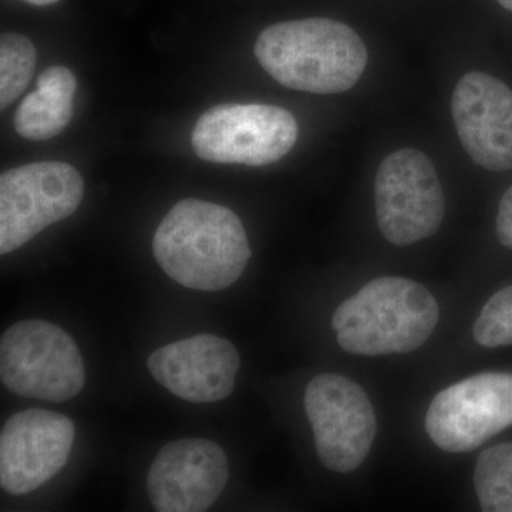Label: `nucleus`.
<instances>
[{"mask_svg":"<svg viewBox=\"0 0 512 512\" xmlns=\"http://www.w3.org/2000/svg\"><path fill=\"white\" fill-rule=\"evenodd\" d=\"M153 252L177 284L205 292L235 284L252 254L234 211L194 198L178 202L165 215L154 234Z\"/></svg>","mask_w":512,"mask_h":512,"instance_id":"f257e3e1","label":"nucleus"},{"mask_svg":"<svg viewBox=\"0 0 512 512\" xmlns=\"http://www.w3.org/2000/svg\"><path fill=\"white\" fill-rule=\"evenodd\" d=\"M255 56L282 86L313 94L348 92L369 60L355 30L325 18L269 26L256 40Z\"/></svg>","mask_w":512,"mask_h":512,"instance_id":"f03ea898","label":"nucleus"},{"mask_svg":"<svg viewBox=\"0 0 512 512\" xmlns=\"http://www.w3.org/2000/svg\"><path fill=\"white\" fill-rule=\"evenodd\" d=\"M439 318V305L426 286L386 276L346 299L333 313L332 326L350 355H404L429 340Z\"/></svg>","mask_w":512,"mask_h":512,"instance_id":"7ed1b4c3","label":"nucleus"},{"mask_svg":"<svg viewBox=\"0 0 512 512\" xmlns=\"http://www.w3.org/2000/svg\"><path fill=\"white\" fill-rule=\"evenodd\" d=\"M0 377L18 396L62 403L82 392V353L69 333L46 320H23L0 339Z\"/></svg>","mask_w":512,"mask_h":512,"instance_id":"20e7f679","label":"nucleus"},{"mask_svg":"<svg viewBox=\"0 0 512 512\" xmlns=\"http://www.w3.org/2000/svg\"><path fill=\"white\" fill-rule=\"evenodd\" d=\"M288 110L269 104H221L205 111L191 134L202 160L262 167L284 158L298 140Z\"/></svg>","mask_w":512,"mask_h":512,"instance_id":"39448f33","label":"nucleus"},{"mask_svg":"<svg viewBox=\"0 0 512 512\" xmlns=\"http://www.w3.org/2000/svg\"><path fill=\"white\" fill-rule=\"evenodd\" d=\"M84 197L82 175L72 165L43 161L0 177V254L23 247L43 229L66 220Z\"/></svg>","mask_w":512,"mask_h":512,"instance_id":"423d86ee","label":"nucleus"},{"mask_svg":"<svg viewBox=\"0 0 512 512\" xmlns=\"http://www.w3.org/2000/svg\"><path fill=\"white\" fill-rule=\"evenodd\" d=\"M375 204L380 232L397 247L433 237L446 214L436 168L413 148L384 158L375 178Z\"/></svg>","mask_w":512,"mask_h":512,"instance_id":"0eeeda50","label":"nucleus"},{"mask_svg":"<svg viewBox=\"0 0 512 512\" xmlns=\"http://www.w3.org/2000/svg\"><path fill=\"white\" fill-rule=\"evenodd\" d=\"M320 463L333 473L362 466L375 441L377 420L365 390L349 377L322 373L303 399Z\"/></svg>","mask_w":512,"mask_h":512,"instance_id":"6e6552de","label":"nucleus"},{"mask_svg":"<svg viewBox=\"0 0 512 512\" xmlns=\"http://www.w3.org/2000/svg\"><path fill=\"white\" fill-rule=\"evenodd\" d=\"M512 426V375L487 372L436 394L426 414L431 441L447 453H468Z\"/></svg>","mask_w":512,"mask_h":512,"instance_id":"1a4fd4ad","label":"nucleus"},{"mask_svg":"<svg viewBox=\"0 0 512 512\" xmlns=\"http://www.w3.org/2000/svg\"><path fill=\"white\" fill-rule=\"evenodd\" d=\"M76 427L64 414L29 409L6 420L0 434V484L6 493H32L69 460Z\"/></svg>","mask_w":512,"mask_h":512,"instance_id":"9d476101","label":"nucleus"},{"mask_svg":"<svg viewBox=\"0 0 512 512\" xmlns=\"http://www.w3.org/2000/svg\"><path fill=\"white\" fill-rule=\"evenodd\" d=\"M228 458L211 440L165 444L147 476V493L160 512H202L214 505L228 483Z\"/></svg>","mask_w":512,"mask_h":512,"instance_id":"9b49d317","label":"nucleus"},{"mask_svg":"<svg viewBox=\"0 0 512 512\" xmlns=\"http://www.w3.org/2000/svg\"><path fill=\"white\" fill-rule=\"evenodd\" d=\"M451 114L458 137L485 170L512 168V90L490 74L468 73L454 89Z\"/></svg>","mask_w":512,"mask_h":512,"instance_id":"f8f14e48","label":"nucleus"},{"mask_svg":"<svg viewBox=\"0 0 512 512\" xmlns=\"http://www.w3.org/2000/svg\"><path fill=\"white\" fill-rule=\"evenodd\" d=\"M147 366L168 392L204 404L220 402L234 392L241 359L229 340L198 335L157 349Z\"/></svg>","mask_w":512,"mask_h":512,"instance_id":"ddd939ff","label":"nucleus"},{"mask_svg":"<svg viewBox=\"0 0 512 512\" xmlns=\"http://www.w3.org/2000/svg\"><path fill=\"white\" fill-rule=\"evenodd\" d=\"M77 82L64 66L46 69L37 79V89L16 110L15 128L20 137L42 141L59 136L73 117Z\"/></svg>","mask_w":512,"mask_h":512,"instance_id":"4468645a","label":"nucleus"},{"mask_svg":"<svg viewBox=\"0 0 512 512\" xmlns=\"http://www.w3.org/2000/svg\"><path fill=\"white\" fill-rule=\"evenodd\" d=\"M474 488L481 510L512 512V443L498 444L480 454Z\"/></svg>","mask_w":512,"mask_h":512,"instance_id":"2eb2a0df","label":"nucleus"},{"mask_svg":"<svg viewBox=\"0 0 512 512\" xmlns=\"http://www.w3.org/2000/svg\"><path fill=\"white\" fill-rule=\"evenodd\" d=\"M37 52L32 40L18 33L0 39V106L9 107L25 92L36 69Z\"/></svg>","mask_w":512,"mask_h":512,"instance_id":"dca6fc26","label":"nucleus"},{"mask_svg":"<svg viewBox=\"0 0 512 512\" xmlns=\"http://www.w3.org/2000/svg\"><path fill=\"white\" fill-rule=\"evenodd\" d=\"M473 332L478 345L484 348L512 345V285L494 293L485 303Z\"/></svg>","mask_w":512,"mask_h":512,"instance_id":"f3484780","label":"nucleus"},{"mask_svg":"<svg viewBox=\"0 0 512 512\" xmlns=\"http://www.w3.org/2000/svg\"><path fill=\"white\" fill-rule=\"evenodd\" d=\"M497 237L504 247L512 249V185L501 198L498 207Z\"/></svg>","mask_w":512,"mask_h":512,"instance_id":"a211bd4d","label":"nucleus"},{"mask_svg":"<svg viewBox=\"0 0 512 512\" xmlns=\"http://www.w3.org/2000/svg\"><path fill=\"white\" fill-rule=\"evenodd\" d=\"M23 2L30 3L35 6H50L55 5L59 0H23Z\"/></svg>","mask_w":512,"mask_h":512,"instance_id":"6ab92c4d","label":"nucleus"},{"mask_svg":"<svg viewBox=\"0 0 512 512\" xmlns=\"http://www.w3.org/2000/svg\"><path fill=\"white\" fill-rule=\"evenodd\" d=\"M498 3H500L503 8L511 10L512 12V0H498Z\"/></svg>","mask_w":512,"mask_h":512,"instance_id":"aec40b11","label":"nucleus"}]
</instances>
